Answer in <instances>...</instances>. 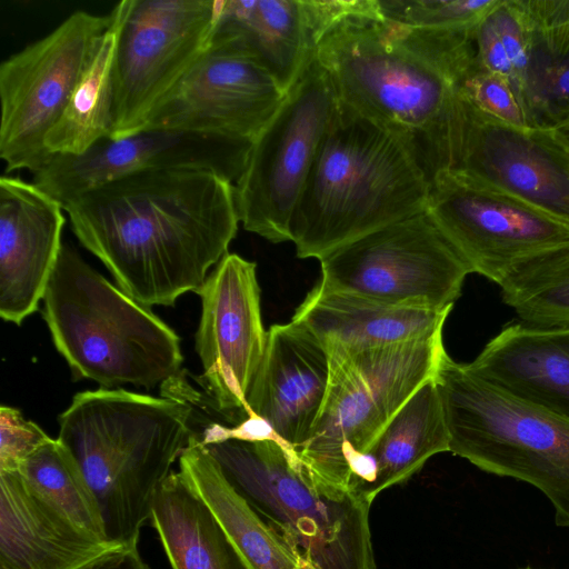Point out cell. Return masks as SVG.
Instances as JSON below:
<instances>
[{
	"label": "cell",
	"mask_w": 569,
	"mask_h": 569,
	"mask_svg": "<svg viewBox=\"0 0 569 569\" xmlns=\"http://www.w3.org/2000/svg\"><path fill=\"white\" fill-rule=\"evenodd\" d=\"M79 242L147 307L196 292L240 223L234 186L209 170L126 176L62 203Z\"/></svg>",
	"instance_id": "obj_1"
},
{
	"label": "cell",
	"mask_w": 569,
	"mask_h": 569,
	"mask_svg": "<svg viewBox=\"0 0 569 569\" xmlns=\"http://www.w3.org/2000/svg\"><path fill=\"white\" fill-rule=\"evenodd\" d=\"M316 59L341 104L400 137L430 179L446 169L473 33L399 24L376 0H355L323 32Z\"/></svg>",
	"instance_id": "obj_2"
},
{
	"label": "cell",
	"mask_w": 569,
	"mask_h": 569,
	"mask_svg": "<svg viewBox=\"0 0 569 569\" xmlns=\"http://www.w3.org/2000/svg\"><path fill=\"white\" fill-rule=\"evenodd\" d=\"M191 433V408L179 399L120 388L74 395L59 416L57 440L89 483L110 541L138 545L154 495Z\"/></svg>",
	"instance_id": "obj_3"
},
{
	"label": "cell",
	"mask_w": 569,
	"mask_h": 569,
	"mask_svg": "<svg viewBox=\"0 0 569 569\" xmlns=\"http://www.w3.org/2000/svg\"><path fill=\"white\" fill-rule=\"evenodd\" d=\"M430 178L406 142L339 102L292 213L299 258L427 210Z\"/></svg>",
	"instance_id": "obj_4"
},
{
	"label": "cell",
	"mask_w": 569,
	"mask_h": 569,
	"mask_svg": "<svg viewBox=\"0 0 569 569\" xmlns=\"http://www.w3.org/2000/svg\"><path fill=\"white\" fill-rule=\"evenodd\" d=\"M192 428L230 485L313 569H377L371 502L318 481L272 435L242 437L199 418Z\"/></svg>",
	"instance_id": "obj_5"
},
{
	"label": "cell",
	"mask_w": 569,
	"mask_h": 569,
	"mask_svg": "<svg viewBox=\"0 0 569 569\" xmlns=\"http://www.w3.org/2000/svg\"><path fill=\"white\" fill-rule=\"evenodd\" d=\"M42 300V317L73 378L102 388L129 383L150 389L181 372L178 335L68 243Z\"/></svg>",
	"instance_id": "obj_6"
},
{
	"label": "cell",
	"mask_w": 569,
	"mask_h": 569,
	"mask_svg": "<svg viewBox=\"0 0 569 569\" xmlns=\"http://www.w3.org/2000/svg\"><path fill=\"white\" fill-rule=\"evenodd\" d=\"M435 382L449 431V451L479 469L526 481L551 501L569 528V420L521 399L446 352Z\"/></svg>",
	"instance_id": "obj_7"
},
{
	"label": "cell",
	"mask_w": 569,
	"mask_h": 569,
	"mask_svg": "<svg viewBox=\"0 0 569 569\" xmlns=\"http://www.w3.org/2000/svg\"><path fill=\"white\" fill-rule=\"evenodd\" d=\"M329 380L311 433L296 450L320 482L352 489L362 461L385 427L428 380L446 353L442 332L367 350L326 349Z\"/></svg>",
	"instance_id": "obj_8"
},
{
	"label": "cell",
	"mask_w": 569,
	"mask_h": 569,
	"mask_svg": "<svg viewBox=\"0 0 569 569\" xmlns=\"http://www.w3.org/2000/svg\"><path fill=\"white\" fill-rule=\"evenodd\" d=\"M338 104L315 54L253 142L233 183L239 221L247 231L273 243L291 241L292 213Z\"/></svg>",
	"instance_id": "obj_9"
},
{
	"label": "cell",
	"mask_w": 569,
	"mask_h": 569,
	"mask_svg": "<svg viewBox=\"0 0 569 569\" xmlns=\"http://www.w3.org/2000/svg\"><path fill=\"white\" fill-rule=\"evenodd\" d=\"M319 260V283L328 290L432 310L452 309L471 273L427 210Z\"/></svg>",
	"instance_id": "obj_10"
},
{
	"label": "cell",
	"mask_w": 569,
	"mask_h": 569,
	"mask_svg": "<svg viewBox=\"0 0 569 569\" xmlns=\"http://www.w3.org/2000/svg\"><path fill=\"white\" fill-rule=\"evenodd\" d=\"M111 20L77 10L0 64V157L6 172L32 173L51 158L44 139L58 121Z\"/></svg>",
	"instance_id": "obj_11"
},
{
	"label": "cell",
	"mask_w": 569,
	"mask_h": 569,
	"mask_svg": "<svg viewBox=\"0 0 569 569\" xmlns=\"http://www.w3.org/2000/svg\"><path fill=\"white\" fill-rule=\"evenodd\" d=\"M224 0H132L118 42L110 139L142 131L211 43Z\"/></svg>",
	"instance_id": "obj_12"
},
{
	"label": "cell",
	"mask_w": 569,
	"mask_h": 569,
	"mask_svg": "<svg viewBox=\"0 0 569 569\" xmlns=\"http://www.w3.org/2000/svg\"><path fill=\"white\" fill-rule=\"evenodd\" d=\"M427 211L470 271L499 286L519 263L569 244V223L456 169L431 177Z\"/></svg>",
	"instance_id": "obj_13"
},
{
	"label": "cell",
	"mask_w": 569,
	"mask_h": 569,
	"mask_svg": "<svg viewBox=\"0 0 569 569\" xmlns=\"http://www.w3.org/2000/svg\"><path fill=\"white\" fill-rule=\"evenodd\" d=\"M286 93L236 37L217 28L209 47L153 109L143 130L188 131L252 147Z\"/></svg>",
	"instance_id": "obj_14"
},
{
	"label": "cell",
	"mask_w": 569,
	"mask_h": 569,
	"mask_svg": "<svg viewBox=\"0 0 569 569\" xmlns=\"http://www.w3.org/2000/svg\"><path fill=\"white\" fill-rule=\"evenodd\" d=\"M198 295L201 317L196 351L203 388L213 408L229 417L243 411L266 347L256 263L228 252Z\"/></svg>",
	"instance_id": "obj_15"
},
{
	"label": "cell",
	"mask_w": 569,
	"mask_h": 569,
	"mask_svg": "<svg viewBox=\"0 0 569 569\" xmlns=\"http://www.w3.org/2000/svg\"><path fill=\"white\" fill-rule=\"evenodd\" d=\"M446 169H456L569 223V147L547 126L515 128L462 99Z\"/></svg>",
	"instance_id": "obj_16"
},
{
	"label": "cell",
	"mask_w": 569,
	"mask_h": 569,
	"mask_svg": "<svg viewBox=\"0 0 569 569\" xmlns=\"http://www.w3.org/2000/svg\"><path fill=\"white\" fill-rule=\"evenodd\" d=\"M250 150L220 137L146 129L121 139H104L79 156H52L32 173V182L61 204L108 182L150 170H209L234 183Z\"/></svg>",
	"instance_id": "obj_17"
},
{
	"label": "cell",
	"mask_w": 569,
	"mask_h": 569,
	"mask_svg": "<svg viewBox=\"0 0 569 569\" xmlns=\"http://www.w3.org/2000/svg\"><path fill=\"white\" fill-rule=\"evenodd\" d=\"M328 380L329 357L313 333L292 319L273 325L267 331L243 412L296 451L311 433Z\"/></svg>",
	"instance_id": "obj_18"
},
{
	"label": "cell",
	"mask_w": 569,
	"mask_h": 569,
	"mask_svg": "<svg viewBox=\"0 0 569 569\" xmlns=\"http://www.w3.org/2000/svg\"><path fill=\"white\" fill-rule=\"evenodd\" d=\"M62 204L32 181L0 178V316L20 325L43 299L62 249Z\"/></svg>",
	"instance_id": "obj_19"
},
{
	"label": "cell",
	"mask_w": 569,
	"mask_h": 569,
	"mask_svg": "<svg viewBox=\"0 0 569 569\" xmlns=\"http://www.w3.org/2000/svg\"><path fill=\"white\" fill-rule=\"evenodd\" d=\"M355 0H224L218 28L236 37L287 92L327 28Z\"/></svg>",
	"instance_id": "obj_20"
},
{
	"label": "cell",
	"mask_w": 569,
	"mask_h": 569,
	"mask_svg": "<svg viewBox=\"0 0 569 569\" xmlns=\"http://www.w3.org/2000/svg\"><path fill=\"white\" fill-rule=\"evenodd\" d=\"M118 546L73 523L18 470L0 471V569H77Z\"/></svg>",
	"instance_id": "obj_21"
},
{
	"label": "cell",
	"mask_w": 569,
	"mask_h": 569,
	"mask_svg": "<svg viewBox=\"0 0 569 569\" xmlns=\"http://www.w3.org/2000/svg\"><path fill=\"white\" fill-rule=\"evenodd\" d=\"M450 311L386 303L328 290L318 282L292 320L305 325L326 349L367 350L442 332Z\"/></svg>",
	"instance_id": "obj_22"
},
{
	"label": "cell",
	"mask_w": 569,
	"mask_h": 569,
	"mask_svg": "<svg viewBox=\"0 0 569 569\" xmlns=\"http://www.w3.org/2000/svg\"><path fill=\"white\" fill-rule=\"evenodd\" d=\"M469 366L495 386L569 420V329L507 326Z\"/></svg>",
	"instance_id": "obj_23"
},
{
	"label": "cell",
	"mask_w": 569,
	"mask_h": 569,
	"mask_svg": "<svg viewBox=\"0 0 569 569\" xmlns=\"http://www.w3.org/2000/svg\"><path fill=\"white\" fill-rule=\"evenodd\" d=\"M450 437L435 379L399 409L365 457L353 488L371 503L385 489L403 483L432 456L449 451Z\"/></svg>",
	"instance_id": "obj_24"
},
{
	"label": "cell",
	"mask_w": 569,
	"mask_h": 569,
	"mask_svg": "<svg viewBox=\"0 0 569 569\" xmlns=\"http://www.w3.org/2000/svg\"><path fill=\"white\" fill-rule=\"evenodd\" d=\"M179 471L212 511L249 569H297L296 551L230 485L193 429L179 458Z\"/></svg>",
	"instance_id": "obj_25"
},
{
	"label": "cell",
	"mask_w": 569,
	"mask_h": 569,
	"mask_svg": "<svg viewBox=\"0 0 569 569\" xmlns=\"http://www.w3.org/2000/svg\"><path fill=\"white\" fill-rule=\"evenodd\" d=\"M172 569H249L180 471L158 488L150 519Z\"/></svg>",
	"instance_id": "obj_26"
},
{
	"label": "cell",
	"mask_w": 569,
	"mask_h": 569,
	"mask_svg": "<svg viewBox=\"0 0 569 569\" xmlns=\"http://www.w3.org/2000/svg\"><path fill=\"white\" fill-rule=\"evenodd\" d=\"M132 0L111 10V20L44 147L52 156H79L110 139L113 128L114 69L119 38Z\"/></svg>",
	"instance_id": "obj_27"
},
{
	"label": "cell",
	"mask_w": 569,
	"mask_h": 569,
	"mask_svg": "<svg viewBox=\"0 0 569 569\" xmlns=\"http://www.w3.org/2000/svg\"><path fill=\"white\" fill-rule=\"evenodd\" d=\"M473 43L477 63L509 81L537 119L533 94L537 47L521 1L498 0L476 28Z\"/></svg>",
	"instance_id": "obj_28"
},
{
	"label": "cell",
	"mask_w": 569,
	"mask_h": 569,
	"mask_svg": "<svg viewBox=\"0 0 569 569\" xmlns=\"http://www.w3.org/2000/svg\"><path fill=\"white\" fill-rule=\"evenodd\" d=\"M500 288L525 326L569 329V244L519 263Z\"/></svg>",
	"instance_id": "obj_29"
},
{
	"label": "cell",
	"mask_w": 569,
	"mask_h": 569,
	"mask_svg": "<svg viewBox=\"0 0 569 569\" xmlns=\"http://www.w3.org/2000/svg\"><path fill=\"white\" fill-rule=\"evenodd\" d=\"M17 470L42 498L73 523L110 541L99 503L89 483L76 460L57 439L51 438Z\"/></svg>",
	"instance_id": "obj_30"
},
{
	"label": "cell",
	"mask_w": 569,
	"mask_h": 569,
	"mask_svg": "<svg viewBox=\"0 0 569 569\" xmlns=\"http://www.w3.org/2000/svg\"><path fill=\"white\" fill-rule=\"evenodd\" d=\"M383 18L399 24L473 33L498 0H376Z\"/></svg>",
	"instance_id": "obj_31"
},
{
	"label": "cell",
	"mask_w": 569,
	"mask_h": 569,
	"mask_svg": "<svg viewBox=\"0 0 569 569\" xmlns=\"http://www.w3.org/2000/svg\"><path fill=\"white\" fill-rule=\"evenodd\" d=\"M460 94L476 110L501 123L521 129L540 124L513 86L481 68L477 60L462 82Z\"/></svg>",
	"instance_id": "obj_32"
},
{
	"label": "cell",
	"mask_w": 569,
	"mask_h": 569,
	"mask_svg": "<svg viewBox=\"0 0 569 569\" xmlns=\"http://www.w3.org/2000/svg\"><path fill=\"white\" fill-rule=\"evenodd\" d=\"M51 438L12 407L0 408V471L17 470Z\"/></svg>",
	"instance_id": "obj_33"
},
{
	"label": "cell",
	"mask_w": 569,
	"mask_h": 569,
	"mask_svg": "<svg viewBox=\"0 0 569 569\" xmlns=\"http://www.w3.org/2000/svg\"><path fill=\"white\" fill-rule=\"evenodd\" d=\"M546 92L550 93L551 98L562 99L565 101L562 106L569 103V59L557 60L548 64L542 72H533L536 110L537 96L538 109L542 110Z\"/></svg>",
	"instance_id": "obj_34"
},
{
	"label": "cell",
	"mask_w": 569,
	"mask_h": 569,
	"mask_svg": "<svg viewBox=\"0 0 569 569\" xmlns=\"http://www.w3.org/2000/svg\"><path fill=\"white\" fill-rule=\"evenodd\" d=\"M77 569H150V567L140 556L136 545L109 549Z\"/></svg>",
	"instance_id": "obj_35"
},
{
	"label": "cell",
	"mask_w": 569,
	"mask_h": 569,
	"mask_svg": "<svg viewBox=\"0 0 569 569\" xmlns=\"http://www.w3.org/2000/svg\"><path fill=\"white\" fill-rule=\"evenodd\" d=\"M569 147V103L556 109L542 123Z\"/></svg>",
	"instance_id": "obj_36"
},
{
	"label": "cell",
	"mask_w": 569,
	"mask_h": 569,
	"mask_svg": "<svg viewBox=\"0 0 569 569\" xmlns=\"http://www.w3.org/2000/svg\"><path fill=\"white\" fill-rule=\"evenodd\" d=\"M297 569H313L312 566L303 560L302 558H299Z\"/></svg>",
	"instance_id": "obj_37"
},
{
	"label": "cell",
	"mask_w": 569,
	"mask_h": 569,
	"mask_svg": "<svg viewBox=\"0 0 569 569\" xmlns=\"http://www.w3.org/2000/svg\"><path fill=\"white\" fill-rule=\"evenodd\" d=\"M522 569H532V568H522Z\"/></svg>",
	"instance_id": "obj_38"
}]
</instances>
